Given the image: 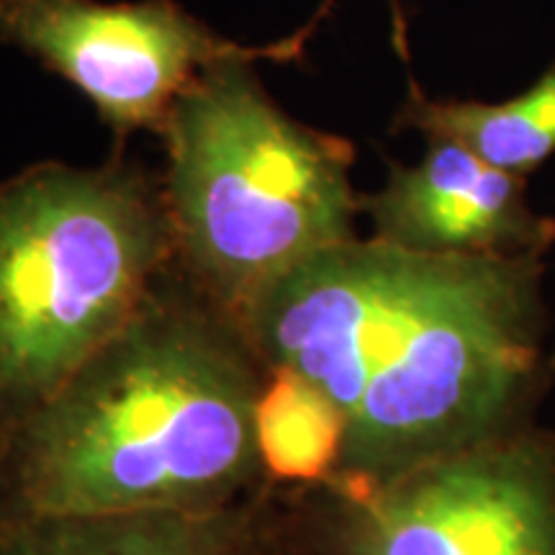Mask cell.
I'll list each match as a JSON object with an SVG mask.
<instances>
[{
  "label": "cell",
  "mask_w": 555,
  "mask_h": 555,
  "mask_svg": "<svg viewBox=\"0 0 555 555\" xmlns=\"http://www.w3.org/2000/svg\"><path fill=\"white\" fill-rule=\"evenodd\" d=\"M268 499L275 555H555V433L530 422L384 481Z\"/></svg>",
  "instance_id": "cell-5"
},
{
  "label": "cell",
  "mask_w": 555,
  "mask_h": 555,
  "mask_svg": "<svg viewBox=\"0 0 555 555\" xmlns=\"http://www.w3.org/2000/svg\"><path fill=\"white\" fill-rule=\"evenodd\" d=\"M0 555H275L270 499L206 512L39 519L0 532Z\"/></svg>",
  "instance_id": "cell-8"
},
{
  "label": "cell",
  "mask_w": 555,
  "mask_h": 555,
  "mask_svg": "<svg viewBox=\"0 0 555 555\" xmlns=\"http://www.w3.org/2000/svg\"><path fill=\"white\" fill-rule=\"evenodd\" d=\"M347 422L327 393L288 367L266 365L255 404L260 494L314 489L343 468Z\"/></svg>",
  "instance_id": "cell-10"
},
{
  "label": "cell",
  "mask_w": 555,
  "mask_h": 555,
  "mask_svg": "<svg viewBox=\"0 0 555 555\" xmlns=\"http://www.w3.org/2000/svg\"><path fill=\"white\" fill-rule=\"evenodd\" d=\"M463 144L499 170L530 178L555 155V60L522 93L504 101L433 99L409 78L393 131Z\"/></svg>",
  "instance_id": "cell-9"
},
{
  "label": "cell",
  "mask_w": 555,
  "mask_h": 555,
  "mask_svg": "<svg viewBox=\"0 0 555 555\" xmlns=\"http://www.w3.org/2000/svg\"><path fill=\"white\" fill-rule=\"evenodd\" d=\"M373 240L425 255H547L555 219L527 201V178L446 137L420 163H388L384 189L360 196Z\"/></svg>",
  "instance_id": "cell-7"
},
{
  "label": "cell",
  "mask_w": 555,
  "mask_h": 555,
  "mask_svg": "<svg viewBox=\"0 0 555 555\" xmlns=\"http://www.w3.org/2000/svg\"><path fill=\"white\" fill-rule=\"evenodd\" d=\"M266 365L172 268L52 391L0 412V532L54 517L224 509L260 494Z\"/></svg>",
  "instance_id": "cell-2"
},
{
  "label": "cell",
  "mask_w": 555,
  "mask_h": 555,
  "mask_svg": "<svg viewBox=\"0 0 555 555\" xmlns=\"http://www.w3.org/2000/svg\"><path fill=\"white\" fill-rule=\"evenodd\" d=\"M322 13L291 37L245 47L176 0H0V41L60 75L99 111L119 144L159 134L170 111L224 62H296Z\"/></svg>",
  "instance_id": "cell-6"
},
{
  "label": "cell",
  "mask_w": 555,
  "mask_h": 555,
  "mask_svg": "<svg viewBox=\"0 0 555 555\" xmlns=\"http://www.w3.org/2000/svg\"><path fill=\"white\" fill-rule=\"evenodd\" d=\"M253 65L208 69L159 131L176 268L232 319L278 278L356 240L363 214L350 139L288 116Z\"/></svg>",
  "instance_id": "cell-3"
},
{
  "label": "cell",
  "mask_w": 555,
  "mask_h": 555,
  "mask_svg": "<svg viewBox=\"0 0 555 555\" xmlns=\"http://www.w3.org/2000/svg\"><path fill=\"white\" fill-rule=\"evenodd\" d=\"M543 255H425L373 237L324 249L234 319L262 365L347 422L335 478L384 481L530 425L555 371Z\"/></svg>",
  "instance_id": "cell-1"
},
{
  "label": "cell",
  "mask_w": 555,
  "mask_h": 555,
  "mask_svg": "<svg viewBox=\"0 0 555 555\" xmlns=\"http://www.w3.org/2000/svg\"><path fill=\"white\" fill-rule=\"evenodd\" d=\"M163 185L137 165L39 163L0 183V412L52 391L170 270Z\"/></svg>",
  "instance_id": "cell-4"
}]
</instances>
